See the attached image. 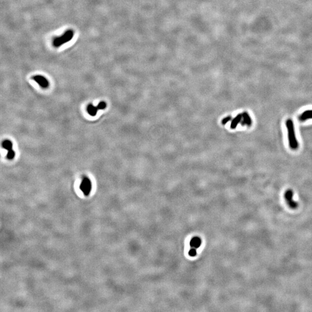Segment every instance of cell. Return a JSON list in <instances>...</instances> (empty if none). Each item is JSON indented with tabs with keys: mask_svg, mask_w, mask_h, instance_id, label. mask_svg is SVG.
I'll list each match as a JSON object with an SVG mask.
<instances>
[{
	"mask_svg": "<svg viewBox=\"0 0 312 312\" xmlns=\"http://www.w3.org/2000/svg\"><path fill=\"white\" fill-rule=\"evenodd\" d=\"M87 112H88V114H90V116H95L98 111L99 110L97 106H95L93 105L90 104L88 106H87Z\"/></svg>",
	"mask_w": 312,
	"mask_h": 312,
	"instance_id": "cell-8",
	"label": "cell"
},
{
	"mask_svg": "<svg viewBox=\"0 0 312 312\" xmlns=\"http://www.w3.org/2000/svg\"><path fill=\"white\" fill-rule=\"evenodd\" d=\"M243 116V120L244 121L246 125H247L248 127H250L252 125V120L251 119L249 114L247 112H244L242 114Z\"/></svg>",
	"mask_w": 312,
	"mask_h": 312,
	"instance_id": "cell-9",
	"label": "cell"
},
{
	"mask_svg": "<svg viewBox=\"0 0 312 312\" xmlns=\"http://www.w3.org/2000/svg\"><path fill=\"white\" fill-rule=\"evenodd\" d=\"M80 188L85 194H88L91 190V182L87 177H84L80 185Z\"/></svg>",
	"mask_w": 312,
	"mask_h": 312,
	"instance_id": "cell-5",
	"label": "cell"
},
{
	"mask_svg": "<svg viewBox=\"0 0 312 312\" xmlns=\"http://www.w3.org/2000/svg\"><path fill=\"white\" fill-rule=\"evenodd\" d=\"M201 243H202V242H201V239L198 236H195V237L192 238V239L191 240L190 246L191 247L195 248V249H198L200 247Z\"/></svg>",
	"mask_w": 312,
	"mask_h": 312,
	"instance_id": "cell-7",
	"label": "cell"
},
{
	"mask_svg": "<svg viewBox=\"0 0 312 312\" xmlns=\"http://www.w3.org/2000/svg\"><path fill=\"white\" fill-rule=\"evenodd\" d=\"M2 146L3 148H4L5 150H7L8 151L12 150V147H13L12 143L9 140H4L2 142Z\"/></svg>",
	"mask_w": 312,
	"mask_h": 312,
	"instance_id": "cell-11",
	"label": "cell"
},
{
	"mask_svg": "<svg viewBox=\"0 0 312 312\" xmlns=\"http://www.w3.org/2000/svg\"><path fill=\"white\" fill-rule=\"evenodd\" d=\"M32 79L35 81L42 88H47L49 87V82L46 78L40 75H35L33 76Z\"/></svg>",
	"mask_w": 312,
	"mask_h": 312,
	"instance_id": "cell-4",
	"label": "cell"
},
{
	"mask_svg": "<svg viewBox=\"0 0 312 312\" xmlns=\"http://www.w3.org/2000/svg\"><path fill=\"white\" fill-rule=\"evenodd\" d=\"M97 106L99 110H102L106 107V104L105 102H101L99 103Z\"/></svg>",
	"mask_w": 312,
	"mask_h": 312,
	"instance_id": "cell-14",
	"label": "cell"
},
{
	"mask_svg": "<svg viewBox=\"0 0 312 312\" xmlns=\"http://www.w3.org/2000/svg\"><path fill=\"white\" fill-rule=\"evenodd\" d=\"M286 126L288 132V139L289 146L291 149L296 150L298 149L299 143L296 139L294 125L292 120L290 119L287 120L286 121Z\"/></svg>",
	"mask_w": 312,
	"mask_h": 312,
	"instance_id": "cell-1",
	"label": "cell"
},
{
	"mask_svg": "<svg viewBox=\"0 0 312 312\" xmlns=\"http://www.w3.org/2000/svg\"><path fill=\"white\" fill-rule=\"evenodd\" d=\"M15 157V151L13 149L8 151L7 153V158L9 160H12Z\"/></svg>",
	"mask_w": 312,
	"mask_h": 312,
	"instance_id": "cell-12",
	"label": "cell"
},
{
	"mask_svg": "<svg viewBox=\"0 0 312 312\" xmlns=\"http://www.w3.org/2000/svg\"><path fill=\"white\" fill-rule=\"evenodd\" d=\"M243 118V116H242V114H239L234 119L232 123H231V127L232 128H236V127L237 126V125L239 124V122L241 121V120Z\"/></svg>",
	"mask_w": 312,
	"mask_h": 312,
	"instance_id": "cell-10",
	"label": "cell"
},
{
	"mask_svg": "<svg viewBox=\"0 0 312 312\" xmlns=\"http://www.w3.org/2000/svg\"><path fill=\"white\" fill-rule=\"evenodd\" d=\"M74 36V31L72 29L68 30L62 35L55 37L53 41V45L54 47L61 46L64 44L71 41Z\"/></svg>",
	"mask_w": 312,
	"mask_h": 312,
	"instance_id": "cell-2",
	"label": "cell"
},
{
	"mask_svg": "<svg viewBox=\"0 0 312 312\" xmlns=\"http://www.w3.org/2000/svg\"><path fill=\"white\" fill-rule=\"evenodd\" d=\"M284 199L288 206L292 209H295L298 207V203L294 200V192L291 189H288L284 195Z\"/></svg>",
	"mask_w": 312,
	"mask_h": 312,
	"instance_id": "cell-3",
	"label": "cell"
},
{
	"mask_svg": "<svg viewBox=\"0 0 312 312\" xmlns=\"http://www.w3.org/2000/svg\"><path fill=\"white\" fill-rule=\"evenodd\" d=\"M197 249L192 247L188 251V254L191 257H195L197 255Z\"/></svg>",
	"mask_w": 312,
	"mask_h": 312,
	"instance_id": "cell-13",
	"label": "cell"
},
{
	"mask_svg": "<svg viewBox=\"0 0 312 312\" xmlns=\"http://www.w3.org/2000/svg\"><path fill=\"white\" fill-rule=\"evenodd\" d=\"M309 119H312V110H305L299 116V120L301 121Z\"/></svg>",
	"mask_w": 312,
	"mask_h": 312,
	"instance_id": "cell-6",
	"label": "cell"
}]
</instances>
